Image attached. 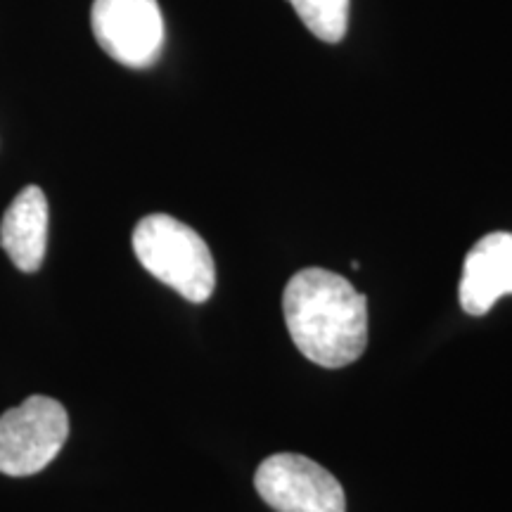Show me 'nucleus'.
<instances>
[{
	"instance_id": "f257e3e1",
	"label": "nucleus",
	"mask_w": 512,
	"mask_h": 512,
	"mask_svg": "<svg viewBox=\"0 0 512 512\" xmlns=\"http://www.w3.org/2000/svg\"><path fill=\"white\" fill-rule=\"evenodd\" d=\"M283 313L294 347L316 366H351L368 347V299L347 278L325 268L292 275Z\"/></svg>"
},
{
	"instance_id": "f03ea898",
	"label": "nucleus",
	"mask_w": 512,
	"mask_h": 512,
	"mask_svg": "<svg viewBox=\"0 0 512 512\" xmlns=\"http://www.w3.org/2000/svg\"><path fill=\"white\" fill-rule=\"evenodd\" d=\"M131 242L145 271L183 299L204 304L214 294V256L202 235L183 221L169 214L145 216L133 230Z\"/></svg>"
},
{
	"instance_id": "7ed1b4c3",
	"label": "nucleus",
	"mask_w": 512,
	"mask_h": 512,
	"mask_svg": "<svg viewBox=\"0 0 512 512\" xmlns=\"http://www.w3.org/2000/svg\"><path fill=\"white\" fill-rule=\"evenodd\" d=\"M69 437V415L50 396H29L0 415V475L31 477L57 458Z\"/></svg>"
},
{
	"instance_id": "20e7f679",
	"label": "nucleus",
	"mask_w": 512,
	"mask_h": 512,
	"mask_svg": "<svg viewBox=\"0 0 512 512\" xmlns=\"http://www.w3.org/2000/svg\"><path fill=\"white\" fill-rule=\"evenodd\" d=\"M91 27L98 46L128 69H147L164 48L157 0H93Z\"/></svg>"
},
{
	"instance_id": "39448f33",
	"label": "nucleus",
	"mask_w": 512,
	"mask_h": 512,
	"mask_svg": "<svg viewBox=\"0 0 512 512\" xmlns=\"http://www.w3.org/2000/svg\"><path fill=\"white\" fill-rule=\"evenodd\" d=\"M254 486L275 512H347L335 475L299 453H275L259 465Z\"/></svg>"
},
{
	"instance_id": "423d86ee",
	"label": "nucleus",
	"mask_w": 512,
	"mask_h": 512,
	"mask_svg": "<svg viewBox=\"0 0 512 512\" xmlns=\"http://www.w3.org/2000/svg\"><path fill=\"white\" fill-rule=\"evenodd\" d=\"M505 294H512V233L498 230L467 252L458 299L465 313L484 316Z\"/></svg>"
},
{
	"instance_id": "0eeeda50",
	"label": "nucleus",
	"mask_w": 512,
	"mask_h": 512,
	"mask_svg": "<svg viewBox=\"0 0 512 512\" xmlns=\"http://www.w3.org/2000/svg\"><path fill=\"white\" fill-rule=\"evenodd\" d=\"M0 247L19 271L36 273L48 247V200L38 185H27L5 209L0 221Z\"/></svg>"
},
{
	"instance_id": "6e6552de",
	"label": "nucleus",
	"mask_w": 512,
	"mask_h": 512,
	"mask_svg": "<svg viewBox=\"0 0 512 512\" xmlns=\"http://www.w3.org/2000/svg\"><path fill=\"white\" fill-rule=\"evenodd\" d=\"M294 12L313 36L339 43L349 27V0H290Z\"/></svg>"
}]
</instances>
